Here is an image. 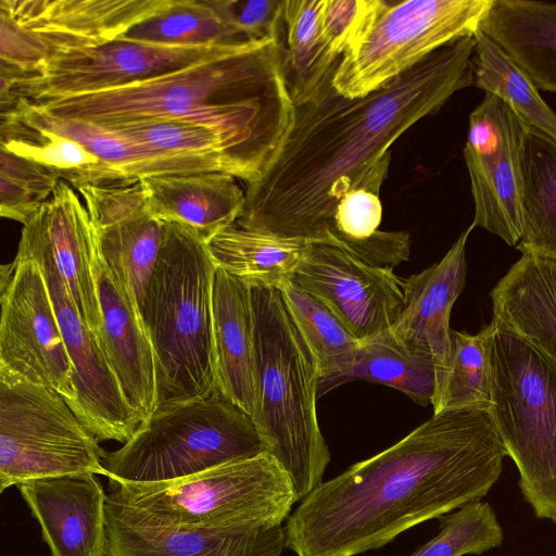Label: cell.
<instances>
[{"instance_id": "cell-1", "label": "cell", "mask_w": 556, "mask_h": 556, "mask_svg": "<svg viewBox=\"0 0 556 556\" xmlns=\"http://www.w3.org/2000/svg\"><path fill=\"white\" fill-rule=\"evenodd\" d=\"M473 36L452 41L358 98L336 90L334 70L307 99L293 103L289 131L270 165L247 184L236 225L325 241L348 192L362 189L379 195L391 144L455 92L473 85Z\"/></svg>"}, {"instance_id": "cell-2", "label": "cell", "mask_w": 556, "mask_h": 556, "mask_svg": "<svg viewBox=\"0 0 556 556\" xmlns=\"http://www.w3.org/2000/svg\"><path fill=\"white\" fill-rule=\"evenodd\" d=\"M506 451L488 410L433 414L380 453L323 481L286 521L296 556H356L482 500Z\"/></svg>"}, {"instance_id": "cell-3", "label": "cell", "mask_w": 556, "mask_h": 556, "mask_svg": "<svg viewBox=\"0 0 556 556\" xmlns=\"http://www.w3.org/2000/svg\"><path fill=\"white\" fill-rule=\"evenodd\" d=\"M282 45L277 39L250 40L146 80L25 101L58 116L98 124L169 117L202 125L220 137L248 184L270 165L291 126L293 102Z\"/></svg>"}, {"instance_id": "cell-4", "label": "cell", "mask_w": 556, "mask_h": 556, "mask_svg": "<svg viewBox=\"0 0 556 556\" xmlns=\"http://www.w3.org/2000/svg\"><path fill=\"white\" fill-rule=\"evenodd\" d=\"M254 318L257 409L265 453L289 475L298 501L321 482L330 453L316 401L319 370L280 289L250 286Z\"/></svg>"}, {"instance_id": "cell-5", "label": "cell", "mask_w": 556, "mask_h": 556, "mask_svg": "<svg viewBox=\"0 0 556 556\" xmlns=\"http://www.w3.org/2000/svg\"><path fill=\"white\" fill-rule=\"evenodd\" d=\"M164 223V242L141 311L155 356L157 407L218 390L212 311L217 266L195 235Z\"/></svg>"}, {"instance_id": "cell-6", "label": "cell", "mask_w": 556, "mask_h": 556, "mask_svg": "<svg viewBox=\"0 0 556 556\" xmlns=\"http://www.w3.org/2000/svg\"><path fill=\"white\" fill-rule=\"evenodd\" d=\"M111 498L177 530L281 526L299 502L282 466L267 453L164 482H109Z\"/></svg>"}, {"instance_id": "cell-7", "label": "cell", "mask_w": 556, "mask_h": 556, "mask_svg": "<svg viewBox=\"0 0 556 556\" xmlns=\"http://www.w3.org/2000/svg\"><path fill=\"white\" fill-rule=\"evenodd\" d=\"M265 453L254 420L219 390L159 406L122 447L105 452L109 482L153 483L190 477Z\"/></svg>"}, {"instance_id": "cell-8", "label": "cell", "mask_w": 556, "mask_h": 556, "mask_svg": "<svg viewBox=\"0 0 556 556\" xmlns=\"http://www.w3.org/2000/svg\"><path fill=\"white\" fill-rule=\"evenodd\" d=\"M495 323L488 412L523 500L538 519L556 523V367Z\"/></svg>"}, {"instance_id": "cell-9", "label": "cell", "mask_w": 556, "mask_h": 556, "mask_svg": "<svg viewBox=\"0 0 556 556\" xmlns=\"http://www.w3.org/2000/svg\"><path fill=\"white\" fill-rule=\"evenodd\" d=\"M105 451L58 393L0 368V492L37 478L106 477Z\"/></svg>"}, {"instance_id": "cell-10", "label": "cell", "mask_w": 556, "mask_h": 556, "mask_svg": "<svg viewBox=\"0 0 556 556\" xmlns=\"http://www.w3.org/2000/svg\"><path fill=\"white\" fill-rule=\"evenodd\" d=\"M492 0H408L387 7L363 39L342 55L336 90L358 98L378 90L443 46L473 36Z\"/></svg>"}, {"instance_id": "cell-11", "label": "cell", "mask_w": 556, "mask_h": 556, "mask_svg": "<svg viewBox=\"0 0 556 556\" xmlns=\"http://www.w3.org/2000/svg\"><path fill=\"white\" fill-rule=\"evenodd\" d=\"M168 1L1 0L0 77H21L65 53L115 40Z\"/></svg>"}, {"instance_id": "cell-12", "label": "cell", "mask_w": 556, "mask_h": 556, "mask_svg": "<svg viewBox=\"0 0 556 556\" xmlns=\"http://www.w3.org/2000/svg\"><path fill=\"white\" fill-rule=\"evenodd\" d=\"M0 368L74 402V369L39 264L16 253L1 266Z\"/></svg>"}, {"instance_id": "cell-13", "label": "cell", "mask_w": 556, "mask_h": 556, "mask_svg": "<svg viewBox=\"0 0 556 556\" xmlns=\"http://www.w3.org/2000/svg\"><path fill=\"white\" fill-rule=\"evenodd\" d=\"M230 46H160L117 38L60 55L24 76L0 77V104L16 99L36 102L129 85L186 67Z\"/></svg>"}, {"instance_id": "cell-14", "label": "cell", "mask_w": 556, "mask_h": 556, "mask_svg": "<svg viewBox=\"0 0 556 556\" xmlns=\"http://www.w3.org/2000/svg\"><path fill=\"white\" fill-rule=\"evenodd\" d=\"M17 253L35 260L45 276L74 369L76 396L70 407L99 442L124 444L141 419L128 403L97 336L79 315L50 253L25 228Z\"/></svg>"}, {"instance_id": "cell-15", "label": "cell", "mask_w": 556, "mask_h": 556, "mask_svg": "<svg viewBox=\"0 0 556 556\" xmlns=\"http://www.w3.org/2000/svg\"><path fill=\"white\" fill-rule=\"evenodd\" d=\"M529 126L486 93L470 113L464 157L475 202L472 224L510 247L522 237V147Z\"/></svg>"}, {"instance_id": "cell-16", "label": "cell", "mask_w": 556, "mask_h": 556, "mask_svg": "<svg viewBox=\"0 0 556 556\" xmlns=\"http://www.w3.org/2000/svg\"><path fill=\"white\" fill-rule=\"evenodd\" d=\"M290 282L326 304L361 341L394 325L404 305L403 279L346 250L311 241Z\"/></svg>"}, {"instance_id": "cell-17", "label": "cell", "mask_w": 556, "mask_h": 556, "mask_svg": "<svg viewBox=\"0 0 556 556\" xmlns=\"http://www.w3.org/2000/svg\"><path fill=\"white\" fill-rule=\"evenodd\" d=\"M76 190L96 229L105 266L141 314L165 223L150 213L140 181L85 185Z\"/></svg>"}, {"instance_id": "cell-18", "label": "cell", "mask_w": 556, "mask_h": 556, "mask_svg": "<svg viewBox=\"0 0 556 556\" xmlns=\"http://www.w3.org/2000/svg\"><path fill=\"white\" fill-rule=\"evenodd\" d=\"M103 556H281L285 527L177 530L108 495Z\"/></svg>"}, {"instance_id": "cell-19", "label": "cell", "mask_w": 556, "mask_h": 556, "mask_svg": "<svg viewBox=\"0 0 556 556\" xmlns=\"http://www.w3.org/2000/svg\"><path fill=\"white\" fill-rule=\"evenodd\" d=\"M96 476L70 473L16 485L51 556H103L108 495Z\"/></svg>"}, {"instance_id": "cell-20", "label": "cell", "mask_w": 556, "mask_h": 556, "mask_svg": "<svg viewBox=\"0 0 556 556\" xmlns=\"http://www.w3.org/2000/svg\"><path fill=\"white\" fill-rule=\"evenodd\" d=\"M1 115L38 131L76 141L111 169L119 184L167 174L222 172L235 176L222 160L155 153L103 125L58 116L22 99L1 105Z\"/></svg>"}, {"instance_id": "cell-21", "label": "cell", "mask_w": 556, "mask_h": 556, "mask_svg": "<svg viewBox=\"0 0 556 556\" xmlns=\"http://www.w3.org/2000/svg\"><path fill=\"white\" fill-rule=\"evenodd\" d=\"M101 326L98 340L122 390L141 421L157 408L154 351L142 316L105 266L99 247L94 260Z\"/></svg>"}, {"instance_id": "cell-22", "label": "cell", "mask_w": 556, "mask_h": 556, "mask_svg": "<svg viewBox=\"0 0 556 556\" xmlns=\"http://www.w3.org/2000/svg\"><path fill=\"white\" fill-rule=\"evenodd\" d=\"M23 228L48 250L83 320L98 338L101 326L94 260L96 229L85 204L65 180Z\"/></svg>"}, {"instance_id": "cell-23", "label": "cell", "mask_w": 556, "mask_h": 556, "mask_svg": "<svg viewBox=\"0 0 556 556\" xmlns=\"http://www.w3.org/2000/svg\"><path fill=\"white\" fill-rule=\"evenodd\" d=\"M473 228L463 231L440 262L403 280L405 305L391 328L405 343L431 352L435 371L448 356L450 317L465 286L466 243Z\"/></svg>"}, {"instance_id": "cell-24", "label": "cell", "mask_w": 556, "mask_h": 556, "mask_svg": "<svg viewBox=\"0 0 556 556\" xmlns=\"http://www.w3.org/2000/svg\"><path fill=\"white\" fill-rule=\"evenodd\" d=\"M212 311L218 390L254 419L257 380L250 286L216 267Z\"/></svg>"}, {"instance_id": "cell-25", "label": "cell", "mask_w": 556, "mask_h": 556, "mask_svg": "<svg viewBox=\"0 0 556 556\" xmlns=\"http://www.w3.org/2000/svg\"><path fill=\"white\" fill-rule=\"evenodd\" d=\"M140 182L154 217L188 229L205 244L236 224L245 202L236 177L222 172L154 175Z\"/></svg>"}, {"instance_id": "cell-26", "label": "cell", "mask_w": 556, "mask_h": 556, "mask_svg": "<svg viewBox=\"0 0 556 556\" xmlns=\"http://www.w3.org/2000/svg\"><path fill=\"white\" fill-rule=\"evenodd\" d=\"M490 296L493 319L556 367V261L522 254Z\"/></svg>"}, {"instance_id": "cell-27", "label": "cell", "mask_w": 556, "mask_h": 556, "mask_svg": "<svg viewBox=\"0 0 556 556\" xmlns=\"http://www.w3.org/2000/svg\"><path fill=\"white\" fill-rule=\"evenodd\" d=\"M479 30L502 48L538 89L556 92V3L492 0Z\"/></svg>"}, {"instance_id": "cell-28", "label": "cell", "mask_w": 556, "mask_h": 556, "mask_svg": "<svg viewBox=\"0 0 556 556\" xmlns=\"http://www.w3.org/2000/svg\"><path fill=\"white\" fill-rule=\"evenodd\" d=\"M309 242L235 224L213 237L206 248L217 267L249 286L280 289L291 280Z\"/></svg>"}, {"instance_id": "cell-29", "label": "cell", "mask_w": 556, "mask_h": 556, "mask_svg": "<svg viewBox=\"0 0 556 556\" xmlns=\"http://www.w3.org/2000/svg\"><path fill=\"white\" fill-rule=\"evenodd\" d=\"M522 254L556 261V140L529 127L522 147Z\"/></svg>"}, {"instance_id": "cell-30", "label": "cell", "mask_w": 556, "mask_h": 556, "mask_svg": "<svg viewBox=\"0 0 556 556\" xmlns=\"http://www.w3.org/2000/svg\"><path fill=\"white\" fill-rule=\"evenodd\" d=\"M283 301L311 349L319 370L318 396L346 382L362 341L319 299L288 282Z\"/></svg>"}, {"instance_id": "cell-31", "label": "cell", "mask_w": 556, "mask_h": 556, "mask_svg": "<svg viewBox=\"0 0 556 556\" xmlns=\"http://www.w3.org/2000/svg\"><path fill=\"white\" fill-rule=\"evenodd\" d=\"M496 323L476 333L451 331L445 365L435 371L433 414L455 409L489 410L492 403V348Z\"/></svg>"}, {"instance_id": "cell-32", "label": "cell", "mask_w": 556, "mask_h": 556, "mask_svg": "<svg viewBox=\"0 0 556 556\" xmlns=\"http://www.w3.org/2000/svg\"><path fill=\"white\" fill-rule=\"evenodd\" d=\"M326 0H285L286 42L282 62L293 103L307 99L336 70L341 56L330 48L323 29Z\"/></svg>"}, {"instance_id": "cell-33", "label": "cell", "mask_w": 556, "mask_h": 556, "mask_svg": "<svg viewBox=\"0 0 556 556\" xmlns=\"http://www.w3.org/2000/svg\"><path fill=\"white\" fill-rule=\"evenodd\" d=\"M350 380H366L394 388L426 406L431 404L434 392V357L427 350L405 343L390 327L362 341L356 362L346 378Z\"/></svg>"}, {"instance_id": "cell-34", "label": "cell", "mask_w": 556, "mask_h": 556, "mask_svg": "<svg viewBox=\"0 0 556 556\" xmlns=\"http://www.w3.org/2000/svg\"><path fill=\"white\" fill-rule=\"evenodd\" d=\"M473 40V85L501 99L526 125L556 140V113L529 76L482 31L477 30Z\"/></svg>"}, {"instance_id": "cell-35", "label": "cell", "mask_w": 556, "mask_h": 556, "mask_svg": "<svg viewBox=\"0 0 556 556\" xmlns=\"http://www.w3.org/2000/svg\"><path fill=\"white\" fill-rule=\"evenodd\" d=\"M0 134L1 149L54 170L75 189L119 184L111 169L74 140L38 131L4 115Z\"/></svg>"}, {"instance_id": "cell-36", "label": "cell", "mask_w": 556, "mask_h": 556, "mask_svg": "<svg viewBox=\"0 0 556 556\" xmlns=\"http://www.w3.org/2000/svg\"><path fill=\"white\" fill-rule=\"evenodd\" d=\"M119 38L160 46L250 41L225 23L210 0H169L163 9L132 26Z\"/></svg>"}, {"instance_id": "cell-37", "label": "cell", "mask_w": 556, "mask_h": 556, "mask_svg": "<svg viewBox=\"0 0 556 556\" xmlns=\"http://www.w3.org/2000/svg\"><path fill=\"white\" fill-rule=\"evenodd\" d=\"M100 125L155 153L222 160L230 166L236 178L247 181L245 173L220 137L202 125L169 117H142Z\"/></svg>"}, {"instance_id": "cell-38", "label": "cell", "mask_w": 556, "mask_h": 556, "mask_svg": "<svg viewBox=\"0 0 556 556\" xmlns=\"http://www.w3.org/2000/svg\"><path fill=\"white\" fill-rule=\"evenodd\" d=\"M440 531L409 556L482 555L503 544L504 530L493 507L469 502L438 518Z\"/></svg>"}, {"instance_id": "cell-39", "label": "cell", "mask_w": 556, "mask_h": 556, "mask_svg": "<svg viewBox=\"0 0 556 556\" xmlns=\"http://www.w3.org/2000/svg\"><path fill=\"white\" fill-rule=\"evenodd\" d=\"M60 180L54 170L0 148V215L27 224Z\"/></svg>"}, {"instance_id": "cell-40", "label": "cell", "mask_w": 556, "mask_h": 556, "mask_svg": "<svg viewBox=\"0 0 556 556\" xmlns=\"http://www.w3.org/2000/svg\"><path fill=\"white\" fill-rule=\"evenodd\" d=\"M387 4L383 0H326L323 29L331 50L338 56L354 50Z\"/></svg>"}, {"instance_id": "cell-41", "label": "cell", "mask_w": 556, "mask_h": 556, "mask_svg": "<svg viewBox=\"0 0 556 556\" xmlns=\"http://www.w3.org/2000/svg\"><path fill=\"white\" fill-rule=\"evenodd\" d=\"M210 2L226 24L248 39L281 40L285 0H210Z\"/></svg>"}]
</instances>
